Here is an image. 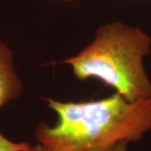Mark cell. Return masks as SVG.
I'll use <instances>...</instances> for the list:
<instances>
[{"label":"cell","mask_w":151,"mask_h":151,"mask_svg":"<svg viewBox=\"0 0 151 151\" xmlns=\"http://www.w3.org/2000/svg\"><path fill=\"white\" fill-rule=\"evenodd\" d=\"M128 145L127 143H123V144H120L119 145H117L113 150L111 151H129L128 150Z\"/></svg>","instance_id":"cell-6"},{"label":"cell","mask_w":151,"mask_h":151,"mask_svg":"<svg viewBox=\"0 0 151 151\" xmlns=\"http://www.w3.org/2000/svg\"><path fill=\"white\" fill-rule=\"evenodd\" d=\"M29 151H54V150L39 143V144H37L36 145L31 146V148H30Z\"/></svg>","instance_id":"cell-5"},{"label":"cell","mask_w":151,"mask_h":151,"mask_svg":"<svg viewBox=\"0 0 151 151\" xmlns=\"http://www.w3.org/2000/svg\"><path fill=\"white\" fill-rule=\"evenodd\" d=\"M22 89L21 81L14 69L13 53L0 41V108L19 97Z\"/></svg>","instance_id":"cell-3"},{"label":"cell","mask_w":151,"mask_h":151,"mask_svg":"<svg viewBox=\"0 0 151 151\" xmlns=\"http://www.w3.org/2000/svg\"><path fill=\"white\" fill-rule=\"evenodd\" d=\"M56 1H64V2H71V1H75V0H56Z\"/></svg>","instance_id":"cell-7"},{"label":"cell","mask_w":151,"mask_h":151,"mask_svg":"<svg viewBox=\"0 0 151 151\" xmlns=\"http://www.w3.org/2000/svg\"><path fill=\"white\" fill-rule=\"evenodd\" d=\"M151 39L141 29L120 22L97 29L92 43L65 60L80 80L96 78L134 102L151 98V82L144 67Z\"/></svg>","instance_id":"cell-2"},{"label":"cell","mask_w":151,"mask_h":151,"mask_svg":"<svg viewBox=\"0 0 151 151\" xmlns=\"http://www.w3.org/2000/svg\"><path fill=\"white\" fill-rule=\"evenodd\" d=\"M47 102L57 122L39 124L35 135L54 151H111L151 130V98L130 102L115 92L97 101Z\"/></svg>","instance_id":"cell-1"},{"label":"cell","mask_w":151,"mask_h":151,"mask_svg":"<svg viewBox=\"0 0 151 151\" xmlns=\"http://www.w3.org/2000/svg\"><path fill=\"white\" fill-rule=\"evenodd\" d=\"M30 148L28 142H14L0 133V151H29Z\"/></svg>","instance_id":"cell-4"}]
</instances>
